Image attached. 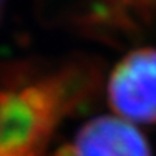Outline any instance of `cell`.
I'll return each mask as SVG.
<instances>
[{
    "mask_svg": "<svg viewBox=\"0 0 156 156\" xmlns=\"http://www.w3.org/2000/svg\"><path fill=\"white\" fill-rule=\"evenodd\" d=\"M2 3H3V0H0V10H2Z\"/></svg>",
    "mask_w": 156,
    "mask_h": 156,
    "instance_id": "cell-4",
    "label": "cell"
},
{
    "mask_svg": "<svg viewBox=\"0 0 156 156\" xmlns=\"http://www.w3.org/2000/svg\"><path fill=\"white\" fill-rule=\"evenodd\" d=\"M95 80L85 68L0 75V156H45L57 126L80 108Z\"/></svg>",
    "mask_w": 156,
    "mask_h": 156,
    "instance_id": "cell-1",
    "label": "cell"
},
{
    "mask_svg": "<svg viewBox=\"0 0 156 156\" xmlns=\"http://www.w3.org/2000/svg\"><path fill=\"white\" fill-rule=\"evenodd\" d=\"M60 156H151V150L131 123L101 116L85 125Z\"/></svg>",
    "mask_w": 156,
    "mask_h": 156,
    "instance_id": "cell-3",
    "label": "cell"
},
{
    "mask_svg": "<svg viewBox=\"0 0 156 156\" xmlns=\"http://www.w3.org/2000/svg\"><path fill=\"white\" fill-rule=\"evenodd\" d=\"M108 96L113 110L126 120L156 123V48L129 51L115 66Z\"/></svg>",
    "mask_w": 156,
    "mask_h": 156,
    "instance_id": "cell-2",
    "label": "cell"
}]
</instances>
